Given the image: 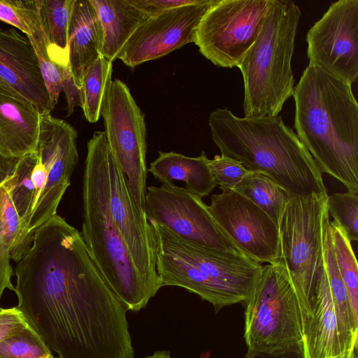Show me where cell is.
<instances>
[{
	"instance_id": "6da1fadb",
	"label": "cell",
	"mask_w": 358,
	"mask_h": 358,
	"mask_svg": "<svg viewBox=\"0 0 358 358\" xmlns=\"http://www.w3.org/2000/svg\"><path fill=\"white\" fill-rule=\"evenodd\" d=\"M292 96L296 134L322 174L358 192V103L352 85L308 64Z\"/></svg>"
},
{
	"instance_id": "7a4b0ae2",
	"label": "cell",
	"mask_w": 358,
	"mask_h": 358,
	"mask_svg": "<svg viewBox=\"0 0 358 358\" xmlns=\"http://www.w3.org/2000/svg\"><path fill=\"white\" fill-rule=\"evenodd\" d=\"M208 125L221 155L266 175L289 196L327 193L318 166L280 115L240 117L227 108H216Z\"/></svg>"
},
{
	"instance_id": "3957f363",
	"label": "cell",
	"mask_w": 358,
	"mask_h": 358,
	"mask_svg": "<svg viewBox=\"0 0 358 358\" xmlns=\"http://www.w3.org/2000/svg\"><path fill=\"white\" fill-rule=\"evenodd\" d=\"M78 134L50 113L41 116L35 151L20 157H0V182L10 196L26 234L55 215L78 162Z\"/></svg>"
},
{
	"instance_id": "277c9868",
	"label": "cell",
	"mask_w": 358,
	"mask_h": 358,
	"mask_svg": "<svg viewBox=\"0 0 358 358\" xmlns=\"http://www.w3.org/2000/svg\"><path fill=\"white\" fill-rule=\"evenodd\" d=\"M149 222L157 237L160 288H184L211 303L215 312L248 299L261 274V264L240 251H223L187 241Z\"/></svg>"
},
{
	"instance_id": "5b68a950",
	"label": "cell",
	"mask_w": 358,
	"mask_h": 358,
	"mask_svg": "<svg viewBox=\"0 0 358 358\" xmlns=\"http://www.w3.org/2000/svg\"><path fill=\"white\" fill-rule=\"evenodd\" d=\"M301 11L289 0H271L261 31L238 68L244 83L245 117L276 116L292 96V59Z\"/></svg>"
},
{
	"instance_id": "8992f818",
	"label": "cell",
	"mask_w": 358,
	"mask_h": 358,
	"mask_svg": "<svg viewBox=\"0 0 358 358\" xmlns=\"http://www.w3.org/2000/svg\"><path fill=\"white\" fill-rule=\"evenodd\" d=\"M81 236L104 278L127 308H144L157 292L134 265L109 211L95 160L87 151L83 178Z\"/></svg>"
},
{
	"instance_id": "52a82bcc",
	"label": "cell",
	"mask_w": 358,
	"mask_h": 358,
	"mask_svg": "<svg viewBox=\"0 0 358 358\" xmlns=\"http://www.w3.org/2000/svg\"><path fill=\"white\" fill-rule=\"evenodd\" d=\"M243 304L248 350L271 352L303 343L299 299L287 269L280 260L263 266Z\"/></svg>"
},
{
	"instance_id": "ba28073f",
	"label": "cell",
	"mask_w": 358,
	"mask_h": 358,
	"mask_svg": "<svg viewBox=\"0 0 358 358\" xmlns=\"http://www.w3.org/2000/svg\"><path fill=\"white\" fill-rule=\"evenodd\" d=\"M87 151L95 160L111 217L132 261L145 281L157 292L160 287L156 270V234L146 214L138 210L104 131L94 132L87 143Z\"/></svg>"
},
{
	"instance_id": "9c48e42d",
	"label": "cell",
	"mask_w": 358,
	"mask_h": 358,
	"mask_svg": "<svg viewBox=\"0 0 358 358\" xmlns=\"http://www.w3.org/2000/svg\"><path fill=\"white\" fill-rule=\"evenodd\" d=\"M328 194L289 196L278 222L279 259L286 267L299 302L313 292L323 268V226Z\"/></svg>"
},
{
	"instance_id": "30bf717a",
	"label": "cell",
	"mask_w": 358,
	"mask_h": 358,
	"mask_svg": "<svg viewBox=\"0 0 358 358\" xmlns=\"http://www.w3.org/2000/svg\"><path fill=\"white\" fill-rule=\"evenodd\" d=\"M101 116L111 152L127 177L129 191L138 210L146 214L145 117L128 86L122 80H112L103 100Z\"/></svg>"
},
{
	"instance_id": "8fae6325",
	"label": "cell",
	"mask_w": 358,
	"mask_h": 358,
	"mask_svg": "<svg viewBox=\"0 0 358 358\" xmlns=\"http://www.w3.org/2000/svg\"><path fill=\"white\" fill-rule=\"evenodd\" d=\"M271 0H215L201 18L194 43L215 66L238 67L256 41Z\"/></svg>"
},
{
	"instance_id": "7c38bea8",
	"label": "cell",
	"mask_w": 358,
	"mask_h": 358,
	"mask_svg": "<svg viewBox=\"0 0 358 358\" xmlns=\"http://www.w3.org/2000/svg\"><path fill=\"white\" fill-rule=\"evenodd\" d=\"M145 213L149 221L187 241L223 251H239L218 228L202 198L185 187L173 183L147 187Z\"/></svg>"
},
{
	"instance_id": "4fadbf2b",
	"label": "cell",
	"mask_w": 358,
	"mask_h": 358,
	"mask_svg": "<svg viewBox=\"0 0 358 358\" xmlns=\"http://www.w3.org/2000/svg\"><path fill=\"white\" fill-rule=\"evenodd\" d=\"M208 208L218 228L243 254L261 264L278 261V224L247 197L223 189L212 195Z\"/></svg>"
},
{
	"instance_id": "5bb4252c",
	"label": "cell",
	"mask_w": 358,
	"mask_h": 358,
	"mask_svg": "<svg viewBox=\"0 0 358 358\" xmlns=\"http://www.w3.org/2000/svg\"><path fill=\"white\" fill-rule=\"evenodd\" d=\"M309 64L352 84L358 76V0L333 3L306 35Z\"/></svg>"
},
{
	"instance_id": "9a60e30c",
	"label": "cell",
	"mask_w": 358,
	"mask_h": 358,
	"mask_svg": "<svg viewBox=\"0 0 358 358\" xmlns=\"http://www.w3.org/2000/svg\"><path fill=\"white\" fill-rule=\"evenodd\" d=\"M215 1L201 0L149 17L134 32L117 59L134 69L194 42L201 20Z\"/></svg>"
},
{
	"instance_id": "2e32d148",
	"label": "cell",
	"mask_w": 358,
	"mask_h": 358,
	"mask_svg": "<svg viewBox=\"0 0 358 358\" xmlns=\"http://www.w3.org/2000/svg\"><path fill=\"white\" fill-rule=\"evenodd\" d=\"M299 305L306 358H334L357 349L358 334L342 322L324 266L313 294Z\"/></svg>"
},
{
	"instance_id": "e0dca14e",
	"label": "cell",
	"mask_w": 358,
	"mask_h": 358,
	"mask_svg": "<svg viewBox=\"0 0 358 358\" xmlns=\"http://www.w3.org/2000/svg\"><path fill=\"white\" fill-rule=\"evenodd\" d=\"M0 78L40 112L53 110L34 49L27 36L0 26Z\"/></svg>"
},
{
	"instance_id": "ac0fdd59",
	"label": "cell",
	"mask_w": 358,
	"mask_h": 358,
	"mask_svg": "<svg viewBox=\"0 0 358 358\" xmlns=\"http://www.w3.org/2000/svg\"><path fill=\"white\" fill-rule=\"evenodd\" d=\"M41 116L28 99L0 84V157L16 158L35 151Z\"/></svg>"
},
{
	"instance_id": "d6986e66",
	"label": "cell",
	"mask_w": 358,
	"mask_h": 358,
	"mask_svg": "<svg viewBox=\"0 0 358 358\" xmlns=\"http://www.w3.org/2000/svg\"><path fill=\"white\" fill-rule=\"evenodd\" d=\"M69 65L76 85L81 88L83 75L101 55L102 31L90 0H75L68 33Z\"/></svg>"
},
{
	"instance_id": "ffe728a7",
	"label": "cell",
	"mask_w": 358,
	"mask_h": 358,
	"mask_svg": "<svg viewBox=\"0 0 358 358\" xmlns=\"http://www.w3.org/2000/svg\"><path fill=\"white\" fill-rule=\"evenodd\" d=\"M102 31L101 55L113 62L136 29L150 16L131 0H90Z\"/></svg>"
},
{
	"instance_id": "44dd1931",
	"label": "cell",
	"mask_w": 358,
	"mask_h": 358,
	"mask_svg": "<svg viewBox=\"0 0 358 358\" xmlns=\"http://www.w3.org/2000/svg\"><path fill=\"white\" fill-rule=\"evenodd\" d=\"M208 159L204 151L195 157L159 151V156L150 163L148 172L162 184L173 183V180L184 182L186 189L203 198L217 186Z\"/></svg>"
},
{
	"instance_id": "7402d4cb",
	"label": "cell",
	"mask_w": 358,
	"mask_h": 358,
	"mask_svg": "<svg viewBox=\"0 0 358 358\" xmlns=\"http://www.w3.org/2000/svg\"><path fill=\"white\" fill-rule=\"evenodd\" d=\"M75 0H36L47 52L59 66L69 65L68 33Z\"/></svg>"
},
{
	"instance_id": "603a6c76",
	"label": "cell",
	"mask_w": 358,
	"mask_h": 358,
	"mask_svg": "<svg viewBox=\"0 0 358 358\" xmlns=\"http://www.w3.org/2000/svg\"><path fill=\"white\" fill-rule=\"evenodd\" d=\"M234 190L262 208L277 224L289 201V195L282 187L259 172L250 171Z\"/></svg>"
},
{
	"instance_id": "cb8c5ba5",
	"label": "cell",
	"mask_w": 358,
	"mask_h": 358,
	"mask_svg": "<svg viewBox=\"0 0 358 358\" xmlns=\"http://www.w3.org/2000/svg\"><path fill=\"white\" fill-rule=\"evenodd\" d=\"M113 62L100 55L85 71L82 82L85 119L96 123L100 118L103 98L112 81Z\"/></svg>"
},
{
	"instance_id": "d4e9b609",
	"label": "cell",
	"mask_w": 358,
	"mask_h": 358,
	"mask_svg": "<svg viewBox=\"0 0 358 358\" xmlns=\"http://www.w3.org/2000/svg\"><path fill=\"white\" fill-rule=\"evenodd\" d=\"M329 222L330 217L328 214L323 226L322 257L324 268L342 322L349 330L358 334V323L354 320L347 291L338 268Z\"/></svg>"
},
{
	"instance_id": "484cf974",
	"label": "cell",
	"mask_w": 358,
	"mask_h": 358,
	"mask_svg": "<svg viewBox=\"0 0 358 358\" xmlns=\"http://www.w3.org/2000/svg\"><path fill=\"white\" fill-rule=\"evenodd\" d=\"M330 229L336 263L345 287L355 321L358 323V268L351 242L343 229L330 220Z\"/></svg>"
},
{
	"instance_id": "4316f807",
	"label": "cell",
	"mask_w": 358,
	"mask_h": 358,
	"mask_svg": "<svg viewBox=\"0 0 358 358\" xmlns=\"http://www.w3.org/2000/svg\"><path fill=\"white\" fill-rule=\"evenodd\" d=\"M0 358H55L51 350L29 325L0 343Z\"/></svg>"
},
{
	"instance_id": "83f0119b",
	"label": "cell",
	"mask_w": 358,
	"mask_h": 358,
	"mask_svg": "<svg viewBox=\"0 0 358 358\" xmlns=\"http://www.w3.org/2000/svg\"><path fill=\"white\" fill-rule=\"evenodd\" d=\"M0 224L10 247L11 259L17 262L30 248L33 240L24 232L20 215L4 185Z\"/></svg>"
},
{
	"instance_id": "f1b7e54d",
	"label": "cell",
	"mask_w": 358,
	"mask_h": 358,
	"mask_svg": "<svg viewBox=\"0 0 358 358\" xmlns=\"http://www.w3.org/2000/svg\"><path fill=\"white\" fill-rule=\"evenodd\" d=\"M327 207L333 217L352 243L358 240V192L348 191L328 195Z\"/></svg>"
},
{
	"instance_id": "f546056e",
	"label": "cell",
	"mask_w": 358,
	"mask_h": 358,
	"mask_svg": "<svg viewBox=\"0 0 358 358\" xmlns=\"http://www.w3.org/2000/svg\"><path fill=\"white\" fill-rule=\"evenodd\" d=\"M0 20L27 36L41 29L36 0H0Z\"/></svg>"
},
{
	"instance_id": "4dcf8cb0",
	"label": "cell",
	"mask_w": 358,
	"mask_h": 358,
	"mask_svg": "<svg viewBox=\"0 0 358 358\" xmlns=\"http://www.w3.org/2000/svg\"><path fill=\"white\" fill-rule=\"evenodd\" d=\"M27 38L36 55L42 78L54 109L63 90V67L52 62L48 56L42 29Z\"/></svg>"
},
{
	"instance_id": "1f68e13d",
	"label": "cell",
	"mask_w": 358,
	"mask_h": 358,
	"mask_svg": "<svg viewBox=\"0 0 358 358\" xmlns=\"http://www.w3.org/2000/svg\"><path fill=\"white\" fill-rule=\"evenodd\" d=\"M208 166L221 190H234L250 172L238 160L222 155L208 159Z\"/></svg>"
},
{
	"instance_id": "d6a6232c",
	"label": "cell",
	"mask_w": 358,
	"mask_h": 358,
	"mask_svg": "<svg viewBox=\"0 0 358 358\" xmlns=\"http://www.w3.org/2000/svg\"><path fill=\"white\" fill-rule=\"evenodd\" d=\"M28 324L17 307L2 308L0 311V343Z\"/></svg>"
},
{
	"instance_id": "836d02e7",
	"label": "cell",
	"mask_w": 358,
	"mask_h": 358,
	"mask_svg": "<svg viewBox=\"0 0 358 358\" xmlns=\"http://www.w3.org/2000/svg\"><path fill=\"white\" fill-rule=\"evenodd\" d=\"M148 16H154L166 10L180 6L199 3L201 0H131Z\"/></svg>"
},
{
	"instance_id": "e575fe53",
	"label": "cell",
	"mask_w": 358,
	"mask_h": 358,
	"mask_svg": "<svg viewBox=\"0 0 358 358\" xmlns=\"http://www.w3.org/2000/svg\"><path fill=\"white\" fill-rule=\"evenodd\" d=\"M10 261V247L3 234L0 224V301L3 292L6 288L13 291L15 289L11 282L13 268ZM1 309L0 306V311Z\"/></svg>"
},
{
	"instance_id": "d590c367",
	"label": "cell",
	"mask_w": 358,
	"mask_h": 358,
	"mask_svg": "<svg viewBox=\"0 0 358 358\" xmlns=\"http://www.w3.org/2000/svg\"><path fill=\"white\" fill-rule=\"evenodd\" d=\"M63 90L66 100L68 115L72 114L75 106L83 107V94L81 88L78 87L73 80L69 66L62 68Z\"/></svg>"
},
{
	"instance_id": "8d00e7d4",
	"label": "cell",
	"mask_w": 358,
	"mask_h": 358,
	"mask_svg": "<svg viewBox=\"0 0 358 358\" xmlns=\"http://www.w3.org/2000/svg\"><path fill=\"white\" fill-rule=\"evenodd\" d=\"M245 358H306V357L302 343L285 350L271 352L248 350Z\"/></svg>"
},
{
	"instance_id": "74e56055",
	"label": "cell",
	"mask_w": 358,
	"mask_h": 358,
	"mask_svg": "<svg viewBox=\"0 0 358 358\" xmlns=\"http://www.w3.org/2000/svg\"><path fill=\"white\" fill-rule=\"evenodd\" d=\"M145 358H171L168 351H157L153 355Z\"/></svg>"
},
{
	"instance_id": "f35d334b",
	"label": "cell",
	"mask_w": 358,
	"mask_h": 358,
	"mask_svg": "<svg viewBox=\"0 0 358 358\" xmlns=\"http://www.w3.org/2000/svg\"><path fill=\"white\" fill-rule=\"evenodd\" d=\"M357 349L353 350L350 352L340 355L334 358H357Z\"/></svg>"
},
{
	"instance_id": "ab89813d",
	"label": "cell",
	"mask_w": 358,
	"mask_h": 358,
	"mask_svg": "<svg viewBox=\"0 0 358 358\" xmlns=\"http://www.w3.org/2000/svg\"><path fill=\"white\" fill-rule=\"evenodd\" d=\"M3 185L0 182V220L1 217V211L3 206Z\"/></svg>"
},
{
	"instance_id": "60d3db41",
	"label": "cell",
	"mask_w": 358,
	"mask_h": 358,
	"mask_svg": "<svg viewBox=\"0 0 358 358\" xmlns=\"http://www.w3.org/2000/svg\"><path fill=\"white\" fill-rule=\"evenodd\" d=\"M0 84L9 86L8 84H6L5 82H3V80L1 78H0Z\"/></svg>"
}]
</instances>
